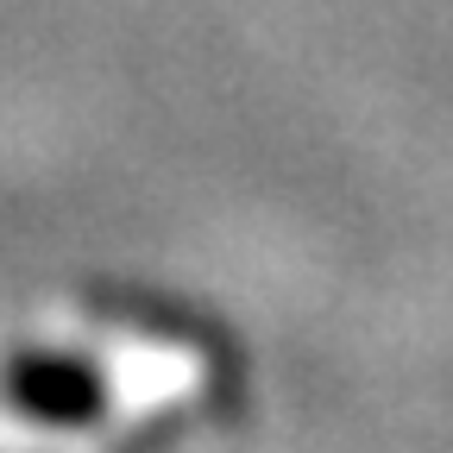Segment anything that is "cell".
Listing matches in <instances>:
<instances>
[{
  "label": "cell",
  "mask_w": 453,
  "mask_h": 453,
  "mask_svg": "<svg viewBox=\"0 0 453 453\" xmlns=\"http://www.w3.org/2000/svg\"><path fill=\"white\" fill-rule=\"evenodd\" d=\"M0 396H7L13 416H26L32 428H50V434H82L107 410L101 372L64 347H19L0 365Z\"/></svg>",
  "instance_id": "obj_1"
}]
</instances>
